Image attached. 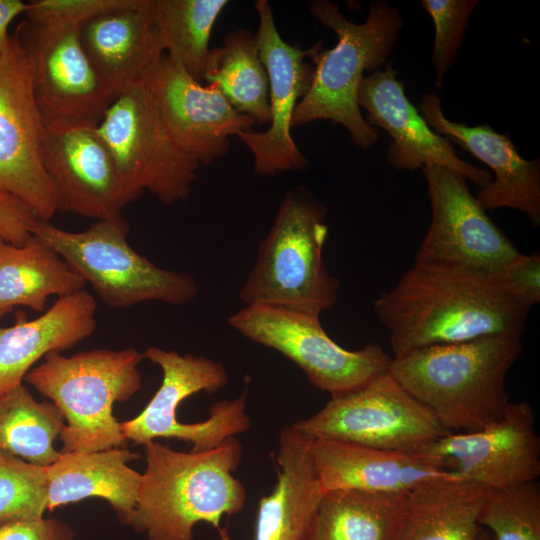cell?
<instances>
[{
    "mask_svg": "<svg viewBox=\"0 0 540 540\" xmlns=\"http://www.w3.org/2000/svg\"><path fill=\"white\" fill-rule=\"evenodd\" d=\"M504 289L521 305L530 308L540 301V254L519 253L500 275Z\"/></svg>",
    "mask_w": 540,
    "mask_h": 540,
    "instance_id": "obj_36",
    "label": "cell"
},
{
    "mask_svg": "<svg viewBox=\"0 0 540 540\" xmlns=\"http://www.w3.org/2000/svg\"><path fill=\"white\" fill-rule=\"evenodd\" d=\"M383 68L362 78L357 99L367 112L365 120L387 131L392 139L387 150L389 164L409 171L438 165L462 174L479 189L490 183V171L459 158L451 142L425 122L406 97L393 61L388 60Z\"/></svg>",
    "mask_w": 540,
    "mask_h": 540,
    "instance_id": "obj_19",
    "label": "cell"
},
{
    "mask_svg": "<svg viewBox=\"0 0 540 540\" xmlns=\"http://www.w3.org/2000/svg\"><path fill=\"white\" fill-rule=\"evenodd\" d=\"M308 447L324 493L357 490L408 494L432 482L462 479L418 454L325 439L309 440Z\"/></svg>",
    "mask_w": 540,
    "mask_h": 540,
    "instance_id": "obj_22",
    "label": "cell"
},
{
    "mask_svg": "<svg viewBox=\"0 0 540 540\" xmlns=\"http://www.w3.org/2000/svg\"><path fill=\"white\" fill-rule=\"evenodd\" d=\"M28 9V2L21 0H0V56L5 51L11 35L8 27L11 22Z\"/></svg>",
    "mask_w": 540,
    "mask_h": 540,
    "instance_id": "obj_39",
    "label": "cell"
},
{
    "mask_svg": "<svg viewBox=\"0 0 540 540\" xmlns=\"http://www.w3.org/2000/svg\"><path fill=\"white\" fill-rule=\"evenodd\" d=\"M521 353V339L490 336L413 350L392 358L389 374L448 432H473L504 415Z\"/></svg>",
    "mask_w": 540,
    "mask_h": 540,
    "instance_id": "obj_3",
    "label": "cell"
},
{
    "mask_svg": "<svg viewBox=\"0 0 540 540\" xmlns=\"http://www.w3.org/2000/svg\"><path fill=\"white\" fill-rule=\"evenodd\" d=\"M45 133L31 62L12 34L0 56V193L17 198L39 220L49 222L57 204L43 165Z\"/></svg>",
    "mask_w": 540,
    "mask_h": 540,
    "instance_id": "obj_13",
    "label": "cell"
},
{
    "mask_svg": "<svg viewBox=\"0 0 540 540\" xmlns=\"http://www.w3.org/2000/svg\"><path fill=\"white\" fill-rule=\"evenodd\" d=\"M64 418L50 401H36L19 385L0 395V450L31 464L48 467L60 456L55 439Z\"/></svg>",
    "mask_w": 540,
    "mask_h": 540,
    "instance_id": "obj_31",
    "label": "cell"
},
{
    "mask_svg": "<svg viewBox=\"0 0 540 540\" xmlns=\"http://www.w3.org/2000/svg\"><path fill=\"white\" fill-rule=\"evenodd\" d=\"M146 470L129 525L149 540H193L199 522L231 540L224 517L239 513L247 492L233 476L242 459V445L231 437L204 452H179L157 441L144 445Z\"/></svg>",
    "mask_w": 540,
    "mask_h": 540,
    "instance_id": "obj_2",
    "label": "cell"
},
{
    "mask_svg": "<svg viewBox=\"0 0 540 540\" xmlns=\"http://www.w3.org/2000/svg\"><path fill=\"white\" fill-rule=\"evenodd\" d=\"M37 216L17 198L0 193V236L11 245L21 246L30 237Z\"/></svg>",
    "mask_w": 540,
    "mask_h": 540,
    "instance_id": "obj_37",
    "label": "cell"
},
{
    "mask_svg": "<svg viewBox=\"0 0 540 540\" xmlns=\"http://www.w3.org/2000/svg\"><path fill=\"white\" fill-rule=\"evenodd\" d=\"M164 54L192 77L203 80L214 24L227 0H149Z\"/></svg>",
    "mask_w": 540,
    "mask_h": 540,
    "instance_id": "obj_30",
    "label": "cell"
},
{
    "mask_svg": "<svg viewBox=\"0 0 540 540\" xmlns=\"http://www.w3.org/2000/svg\"><path fill=\"white\" fill-rule=\"evenodd\" d=\"M326 215L327 209L303 186L284 195L239 290L246 306L266 305L320 316L336 303L340 283L323 259Z\"/></svg>",
    "mask_w": 540,
    "mask_h": 540,
    "instance_id": "obj_5",
    "label": "cell"
},
{
    "mask_svg": "<svg viewBox=\"0 0 540 540\" xmlns=\"http://www.w3.org/2000/svg\"><path fill=\"white\" fill-rule=\"evenodd\" d=\"M309 440L292 425L279 432L277 481L259 500L254 540H306L324 494Z\"/></svg>",
    "mask_w": 540,
    "mask_h": 540,
    "instance_id": "obj_24",
    "label": "cell"
},
{
    "mask_svg": "<svg viewBox=\"0 0 540 540\" xmlns=\"http://www.w3.org/2000/svg\"><path fill=\"white\" fill-rule=\"evenodd\" d=\"M478 523L494 540H540L539 484L487 489Z\"/></svg>",
    "mask_w": 540,
    "mask_h": 540,
    "instance_id": "obj_32",
    "label": "cell"
},
{
    "mask_svg": "<svg viewBox=\"0 0 540 540\" xmlns=\"http://www.w3.org/2000/svg\"><path fill=\"white\" fill-rule=\"evenodd\" d=\"M486 488L451 479L423 485L407 494L400 540H477Z\"/></svg>",
    "mask_w": 540,
    "mask_h": 540,
    "instance_id": "obj_28",
    "label": "cell"
},
{
    "mask_svg": "<svg viewBox=\"0 0 540 540\" xmlns=\"http://www.w3.org/2000/svg\"><path fill=\"white\" fill-rule=\"evenodd\" d=\"M46 510V467L0 450V524L41 519Z\"/></svg>",
    "mask_w": 540,
    "mask_h": 540,
    "instance_id": "obj_33",
    "label": "cell"
},
{
    "mask_svg": "<svg viewBox=\"0 0 540 540\" xmlns=\"http://www.w3.org/2000/svg\"><path fill=\"white\" fill-rule=\"evenodd\" d=\"M254 7L259 18L255 37L269 81L270 123L263 132L242 131L235 137L252 153L256 174L304 170L308 160L291 135L292 118L312 81L314 66L306 58H311L321 43L302 49L286 42L276 27L270 3L257 0Z\"/></svg>",
    "mask_w": 540,
    "mask_h": 540,
    "instance_id": "obj_16",
    "label": "cell"
},
{
    "mask_svg": "<svg viewBox=\"0 0 540 540\" xmlns=\"http://www.w3.org/2000/svg\"><path fill=\"white\" fill-rule=\"evenodd\" d=\"M477 540H494L491 533L481 529Z\"/></svg>",
    "mask_w": 540,
    "mask_h": 540,
    "instance_id": "obj_40",
    "label": "cell"
},
{
    "mask_svg": "<svg viewBox=\"0 0 540 540\" xmlns=\"http://www.w3.org/2000/svg\"><path fill=\"white\" fill-rule=\"evenodd\" d=\"M143 359L144 354L132 347L72 356L52 351L27 373L24 380L50 399L67 421L59 435L61 453L127 447L112 407L141 388L138 365Z\"/></svg>",
    "mask_w": 540,
    "mask_h": 540,
    "instance_id": "obj_6",
    "label": "cell"
},
{
    "mask_svg": "<svg viewBox=\"0 0 540 540\" xmlns=\"http://www.w3.org/2000/svg\"><path fill=\"white\" fill-rule=\"evenodd\" d=\"M128 231L129 224L120 215L97 220L80 232L38 219L31 234L53 249L111 308L149 301L184 305L195 299L199 286L194 276L152 263L130 246Z\"/></svg>",
    "mask_w": 540,
    "mask_h": 540,
    "instance_id": "obj_7",
    "label": "cell"
},
{
    "mask_svg": "<svg viewBox=\"0 0 540 540\" xmlns=\"http://www.w3.org/2000/svg\"><path fill=\"white\" fill-rule=\"evenodd\" d=\"M43 165L54 188L57 212L109 219L140 197L122 178L95 127H46Z\"/></svg>",
    "mask_w": 540,
    "mask_h": 540,
    "instance_id": "obj_17",
    "label": "cell"
},
{
    "mask_svg": "<svg viewBox=\"0 0 540 540\" xmlns=\"http://www.w3.org/2000/svg\"><path fill=\"white\" fill-rule=\"evenodd\" d=\"M147 82L168 133L200 166L225 156L230 138L256 125L252 117L236 111L215 84L202 85L166 55Z\"/></svg>",
    "mask_w": 540,
    "mask_h": 540,
    "instance_id": "obj_18",
    "label": "cell"
},
{
    "mask_svg": "<svg viewBox=\"0 0 540 540\" xmlns=\"http://www.w3.org/2000/svg\"><path fill=\"white\" fill-rule=\"evenodd\" d=\"M292 426L308 440L412 454L450 433L389 372L331 396L321 410Z\"/></svg>",
    "mask_w": 540,
    "mask_h": 540,
    "instance_id": "obj_10",
    "label": "cell"
},
{
    "mask_svg": "<svg viewBox=\"0 0 540 540\" xmlns=\"http://www.w3.org/2000/svg\"><path fill=\"white\" fill-rule=\"evenodd\" d=\"M203 80L215 84L233 108L256 125H269L268 75L252 31H231L222 46L211 49Z\"/></svg>",
    "mask_w": 540,
    "mask_h": 540,
    "instance_id": "obj_29",
    "label": "cell"
},
{
    "mask_svg": "<svg viewBox=\"0 0 540 540\" xmlns=\"http://www.w3.org/2000/svg\"><path fill=\"white\" fill-rule=\"evenodd\" d=\"M74 537L69 525L53 518L0 524V540H73Z\"/></svg>",
    "mask_w": 540,
    "mask_h": 540,
    "instance_id": "obj_38",
    "label": "cell"
},
{
    "mask_svg": "<svg viewBox=\"0 0 540 540\" xmlns=\"http://www.w3.org/2000/svg\"><path fill=\"white\" fill-rule=\"evenodd\" d=\"M309 11L335 33L337 44L327 50L320 44L312 55V81L295 108L292 127L330 120L342 125L357 147L369 149L379 132L362 116L358 89L365 72L381 69L390 60L403 25L400 12L385 0L373 1L366 20L356 24L329 0L310 2Z\"/></svg>",
    "mask_w": 540,
    "mask_h": 540,
    "instance_id": "obj_4",
    "label": "cell"
},
{
    "mask_svg": "<svg viewBox=\"0 0 540 540\" xmlns=\"http://www.w3.org/2000/svg\"><path fill=\"white\" fill-rule=\"evenodd\" d=\"M421 169L428 185L431 222L414 263L457 266L500 277L520 252L471 194L467 179L438 165Z\"/></svg>",
    "mask_w": 540,
    "mask_h": 540,
    "instance_id": "obj_14",
    "label": "cell"
},
{
    "mask_svg": "<svg viewBox=\"0 0 540 540\" xmlns=\"http://www.w3.org/2000/svg\"><path fill=\"white\" fill-rule=\"evenodd\" d=\"M407 505V494L325 492L306 540H400Z\"/></svg>",
    "mask_w": 540,
    "mask_h": 540,
    "instance_id": "obj_27",
    "label": "cell"
},
{
    "mask_svg": "<svg viewBox=\"0 0 540 540\" xmlns=\"http://www.w3.org/2000/svg\"><path fill=\"white\" fill-rule=\"evenodd\" d=\"M136 458L139 455L127 448L61 453L57 461L46 467L47 510L99 497L108 501L128 524L142 479V474L127 465Z\"/></svg>",
    "mask_w": 540,
    "mask_h": 540,
    "instance_id": "obj_25",
    "label": "cell"
},
{
    "mask_svg": "<svg viewBox=\"0 0 540 540\" xmlns=\"http://www.w3.org/2000/svg\"><path fill=\"white\" fill-rule=\"evenodd\" d=\"M416 454L486 489H506L540 476V439L525 401L510 402L498 421L480 430L448 433Z\"/></svg>",
    "mask_w": 540,
    "mask_h": 540,
    "instance_id": "obj_15",
    "label": "cell"
},
{
    "mask_svg": "<svg viewBox=\"0 0 540 540\" xmlns=\"http://www.w3.org/2000/svg\"><path fill=\"white\" fill-rule=\"evenodd\" d=\"M477 0H422L435 27L432 65L435 83L440 87L453 64L464 39L470 16Z\"/></svg>",
    "mask_w": 540,
    "mask_h": 540,
    "instance_id": "obj_34",
    "label": "cell"
},
{
    "mask_svg": "<svg viewBox=\"0 0 540 540\" xmlns=\"http://www.w3.org/2000/svg\"><path fill=\"white\" fill-rule=\"evenodd\" d=\"M85 281L38 237L0 250V320L17 306L42 311L50 296L84 289Z\"/></svg>",
    "mask_w": 540,
    "mask_h": 540,
    "instance_id": "obj_26",
    "label": "cell"
},
{
    "mask_svg": "<svg viewBox=\"0 0 540 540\" xmlns=\"http://www.w3.org/2000/svg\"><path fill=\"white\" fill-rule=\"evenodd\" d=\"M394 357L490 336L521 339L529 309L499 277L448 265L418 264L374 302Z\"/></svg>",
    "mask_w": 540,
    "mask_h": 540,
    "instance_id": "obj_1",
    "label": "cell"
},
{
    "mask_svg": "<svg viewBox=\"0 0 540 540\" xmlns=\"http://www.w3.org/2000/svg\"><path fill=\"white\" fill-rule=\"evenodd\" d=\"M79 35L90 63L113 99L147 79L165 55L149 0H122L87 20Z\"/></svg>",
    "mask_w": 540,
    "mask_h": 540,
    "instance_id": "obj_21",
    "label": "cell"
},
{
    "mask_svg": "<svg viewBox=\"0 0 540 540\" xmlns=\"http://www.w3.org/2000/svg\"><path fill=\"white\" fill-rule=\"evenodd\" d=\"M143 354L160 367L162 382L137 417L120 423L128 441L145 445L157 438H175L192 443L193 452H204L249 429L247 387L235 399L214 403L205 421L187 424L176 418L186 398L201 391L214 393L227 384L228 373L221 362L159 347H149Z\"/></svg>",
    "mask_w": 540,
    "mask_h": 540,
    "instance_id": "obj_9",
    "label": "cell"
},
{
    "mask_svg": "<svg viewBox=\"0 0 540 540\" xmlns=\"http://www.w3.org/2000/svg\"><path fill=\"white\" fill-rule=\"evenodd\" d=\"M95 298L82 289L59 297L41 316L28 320L17 311L15 323L0 324V395L22 385L31 367L52 351L69 349L96 327Z\"/></svg>",
    "mask_w": 540,
    "mask_h": 540,
    "instance_id": "obj_23",
    "label": "cell"
},
{
    "mask_svg": "<svg viewBox=\"0 0 540 540\" xmlns=\"http://www.w3.org/2000/svg\"><path fill=\"white\" fill-rule=\"evenodd\" d=\"M6 242L2 239V237L0 236V250L1 248L4 246Z\"/></svg>",
    "mask_w": 540,
    "mask_h": 540,
    "instance_id": "obj_41",
    "label": "cell"
},
{
    "mask_svg": "<svg viewBox=\"0 0 540 540\" xmlns=\"http://www.w3.org/2000/svg\"><path fill=\"white\" fill-rule=\"evenodd\" d=\"M132 191L166 205L188 199L201 167L174 142L147 79L121 92L95 127Z\"/></svg>",
    "mask_w": 540,
    "mask_h": 540,
    "instance_id": "obj_8",
    "label": "cell"
},
{
    "mask_svg": "<svg viewBox=\"0 0 540 540\" xmlns=\"http://www.w3.org/2000/svg\"><path fill=\"white\" fill-rule=\"evenodd\" d=\"M250 341L276 350L295 363L309 382L331 396L358 388L389 372L392 358L378 344L358 350L338 345L320 316L266 305H250L228 318Z\"/></svg>",
    "mask_w": 540,
    "mask_h": 540,
    "instance_id": "obj_11",
    "label": "cell"
},
{
    "mask_svg": "<svg viewBox=\"0 0 540 540\" xmlns=\"http://www.w3.org/2000/svg\"><path fill=\"white\" fill-rule=\"evenodd\" d=\"M419 112L437 134L454 142L486 164L492 180L476 194L487 210L511 208L527 215L534 226L540 223V159L523 158L508 134L488 124L467 126L445 117L442 102L435 92L425 93Z\"/></svg>",
    "mask_w": 540,
    "mask_h": 540,
    "instance_id": "obj_20",
    "label": "cell"
},
{
    "mask_svg": "<svg viewBox=\"0 0 540 540\" xmlns=\"http://www.w3.org/2000/svg\"><path fill=\"white\" fill-rule=\"evenodd\" d=\"M122 0H34L25 18L50 25L81 27L92 17L118 6Z\"/></svg>",
    "mask_w": 540,
    "mask_h": 540,
    "instance_id": "obj_35",
    "label": "cell"
},
{
    "mask_svg": "<svg viewBox=\"0 0 540 540\" xmlns=\"http://www.w3.org/2000/svg\"><path fill=\"white\" fill-rule=\"evenodd\" d=\"M79 30L24 18L13 33L30 59L34 95L47 128L96 127L113 101L82 47Z\"/></svg>",
    "mask_w": 540,
    "mask_h": 540,
    "instance_id": "obj_12",
    "label": "cell"
}]
</instances>
